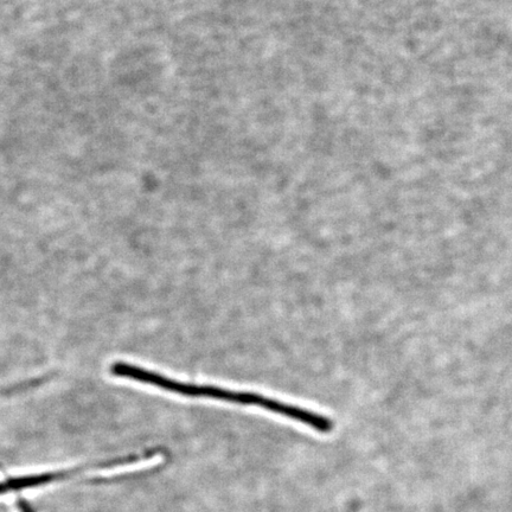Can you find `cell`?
<instances>
[{
    "instance_id": "2",
    "label": "cell",
    "mask_w": 512,
    "mask_h": 512,
    "mask_svg": "<svg viewBox=\"0 0 512 512\" xmlns=\"http://www.w3.org/2000/svg\"><path fill=\"white\" fill-rule=\"evenodd\" d=\"M19 509H21L22 512H35L32 510L30 505L27 502L21 501L18 504Z\"/></svg>"
},
{
    "instance_id": "3",
    "label": "cell",
    "mask_w": 512,
    "mask_h": 512,
    "mask_svg": "<svg viewBox=\"0 0 512 512\" xmlns=\"http://www.w3.org/2000/svg\"><path fill=\"white\" fill-rule=\"evenodd\" d=\"M8 491H10L8 484L0 483V495H3V494H5V492H8Z\"/></svg>"
},
{
    "instance_id": "1",
    "label": "cell",
    "mask_w": 512,
    "mask_h": 512,
    "mask_svg": "<svg viewBox=\"0 0 512 512\" xmlns=\"http://www.w3.org/2000/svg\"><path fill=\"white\" fill-rule=\"evenodd\" d=\"M111 374L115 377H119V379H127L147 384V386L162 389L164 392L185 396V398L211 399L235 403V405L259 407L265 409V411L297 421L299 424L306 425L319 433L328 434L334 430V422H332L328 416L307 411L305 408L268 398V396L249 392H236V390L215 386H202V384L179 382L170 379V377L155 373V371H150L124 362L112 364Z\"/></svg>"
}]
</instances>
